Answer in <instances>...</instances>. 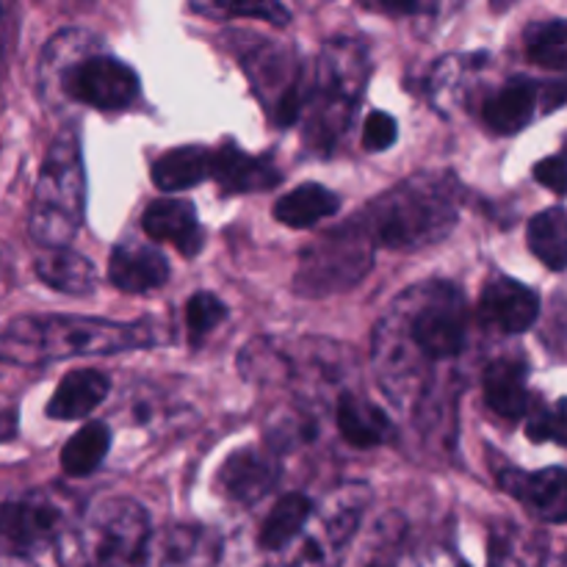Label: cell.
<instances>
[{"label":"cell","mask_w":567,"mask_h":567,"mask_svg":"<svg viewBox=\"0 0 567 567\" xmlns=\"http://www.w3.org/2000/svg\"><path fill=\"white\" fill-rule=\"evenodd\" d=\"M468 336L465 293L454 282L426 280L393 299L371 338V365L388 402L443 441L454 432Z\"/></svg>","instance_id":"cell-1"},{"label":"cell","mask_w":567,"mask_h":567,"mask_svg":"<svg viewBox=\"0 0 567 567\" xmlns=\"http://www.w3.org/2000/svg\"><path fill=\"white\" fill-rule=\"evenodd\" d=\"M153 321L94 319V316H20L0 332V363L39 369L72 358L116 354L164 343Z\"/></svg>","instance_id":"cell-2"},{"label":"cell","mask_w":567,"mask_h":567,"mask_svg":"<svg viewBox=\"0 0 567 567\" xmlns=\"http://www.w3.org/2000/svg\"><path fill=\"white\" fill-rule=\"evenodd\" d=\"M463 197V183L452 172H419L371 199L354 221L374 249L413 252L457 227Z\"/></svg>","instance_id":"cell-3"},{"label":"cell","mask_w":567,"mask_h":567,"mask_svg":"<svg viewBox=\"0 0 567 567\" xmlns=\"http://www.w3.org/2000/svg\"><path fill=\"white\" fill-rule=\"evenodd\" d=\"M97 50V37L81 28L55 33L39 59V94L100 111L127 109L138 97V75L125 61Z\"/></svg>","instance_id":"cell-4"},{"label":"cell","mask_w":567,"mask_h":567,"mask_svg":"<svg viewBox=\"0 0 567 567\" xmlns=\"http://www.w3.org/2000/svg\"><path fill=\"white\" fill-rule=\"evenodd\" d=\"M369 75V50L360 39L336 37L321 48L302 109L310 153L332 155L343 136H349Z\"/></svg>","instance_id":"cell-5"},{"label":"cell","mask_w":567,"mask_h":567,"mask_svg":"<svg viewBox=\"0 0 567 567\" xmlns=\"http://www.w3.org/2000/svg\"><path fill=\"white\" fill-rule=\"evenodd\" d=\"M86 210V175L78 131L66 125L50 144L42 172L37 181V194L31 205L28 230L42 249L70 247L83 225Z\"/></svg>","instance_id":"cell-6"},{"label":"cell","mask_w":567,"mask_h":567,"mask_svg":"<svg viewBox=\"0 0 567 567\" xmlns=\"http://www.w3.org/2000/svg\"><path fill=\"white\" fill-rule=\"evenodd\" d=\"M244 380L258 385L336 388L352 374L354 354L327 338H258L238 358Z\"/></svg>","instance_id":"cell-7"},{"label":"cell","mask_w":567,"mask_h":567,"mask_svg":"<svg viewBox=\"0 0 567 567\" xmlns=\"http://www.w3.org/2000/svg\"><path fill=\"white\" fill-rule=\"evenodd\" d=\"M147 537L150 520L142 504L109 498L72 520L55 546L64 567H136Z\"/></svg>","instance_id":"cell-8"},{"label":"cell","mask_w":567,"mask_h":567,"mask_svg":"<svg viewBox=\"0 0 567 567\" xmlns=\"http://www.w3.org/2000/svg\"><path fill=\"white\" fill-rule=\"evenodd\" d=\"M369 498L371 491L363 482L332 491L319 509L313 507L302 532L280 548L275 567H341L343 551L358 532Z\"/></svg>","instance_id":"cell-9"},{"label":"cell","mask_w":567,"mask_h":567,"mask_svg":"<svg viewBox=\"0 0 567 567\" xmlns=\"http://www.w3.org/2000/svg\"><path fill=\"white\" fill-rule=\"evenodd\" d=\"M374 266V247L358 221L338 225L299 255L293 291L299 297L321 299L354 288Z\"/></svg>","instance_id":"cell-10"},{"label":"cell","mask_w":567,"mask_h":567,"mask_svg":"<svg viewBox=\"0 0 567 567\" xmlns=\"http://www.w3.org/2000/svg\"><path fill=\"white\" fill-rule=\"evenodd\" d=\"M233 39H238L233 42V50L241 59L255 94L264 100L275 125L291 127L302 116L305 94H308L305 66H299L291 50L271 39L252 37V33H236Z\"/></svg>","instance_id":"cell-11"},{"label":"cell","mask_w":567,"mask_h":567,"mask_svg":"<svg viewBox=\"0 0 567 567\" xmlns=\"http://www.w3.org/2000/svg\"><path fill=\"white\" fill-rule=\"evenodd\" d=\"M78 504L59 487L31 491L0 504V554L31 557L55 546L72 526Z\"/></svg>","instance_id":"cell-12"},{"label":"cell","mask_w":567,"mask_h":567,"mask_svg":"<svg viewBox=\"0 0 567 567\" xmlns=\"http://www.w3.org/2000/svg\"><path fill=\"white\" fill-rule=\"evenodd\" d=\"M565 103V81L537 83L532 78H509L502 89L482 105V122L498 136H515L524 131L537 111H557Z\"/></svg>","instance_id":"cell-13"},{"label":"cell","mask_w":567,"mask_h":567,"mask_svg":"<svg viewBox=\"0 0 567 567\" xmlns=\"http://www.w3.org/2000/svg\"><path fill=\"white\" fill-rule=\"evenodd\" d=\"M277 480H280V463H277L275 452L247 446L225 460L219 476H216V487L225 498L249 507V504L260 502L266 493H271Z\"/></svg>","instance_id":"cell-14"},{"label":"cell","mask_w":567,"mask_h":567,"mask_svg":"<svg viewBox=\"0 0 567 567\" xmlns=\"http://www.w3.org/2000/svg\"><path fill=\"white\" fill-rule=\"evenodd\" d=\"M540 316V299L524 282L513 277H496L487 282L480 299V321L507 336H518L535 327Z\"/></svg>","instance_id":"cell-15"},{"label":"cell","mask_w":567,"mask_h":567,"mask_svg":"<svg viewBox=\"0 0 567 567\" xmlns=\"http://www.w3.org/2000/svg\"><path fill=\"white\" fill-rule=\"evenodd\" d=\"M498 485L509 496L535 515L546 518L548 524H565L567 520V476L563 468L546 471H520L507 468L498 474Z\"/></svg>","instance_id":"cell-16"},{"label":"cell","mask_w":567,"mask_h":567,"mask_svg":"<svg viewBox=\"0 0 567 567\" xmlns=\"http://www.w3.org/2000/svg\"><path fill=\"white\" fill-rule=\"evenodd\" d=\"M142 227L150 238L175 244V249L183 258H197L205 247V233L197 219V210L186 199H155L144 210Z\"/></svg>","instance_id":"cell-17"},{"label":"cell","mask_w":567,"mask_h":567,"mask_svg":"<svg viewBox=\"0 0 567 567\" xmlns=\"http://www.w3.org/2000/svg\"><path fill=\"white\" fill-rule=\"evenodd\" d=\"M109 280L125 293L155 291L169 280V260L150 244L127 238L111 252Z\"/></svg>","instance_id":"cell-18"},{"label":"cell","mask_w":567,"mask_h":567,"mask_svg":"<svg viewBox=\"0 0 567 567\" xmlns=\"http://www.w3.org/2000/svg\"><path fill=\"white\" fill-rule=\"evenodd\" d=\"M208 175H214L225 194L269 192L282 183V172L271 164L269 155H247L233 144L210 155Z\"/></svg>","instance_id":"cell-19"},{"label":"cell","mask_w":567,"mask_h":567,"mask_svg":"<svg viewBox=\"0 0 567 567\" xmlns=\"http://www.w3.org/2000/svg\"><path fill=\"white\" fill-rule=\"evenodd\" d=\"M526 360L518 354H504L487 363L482 388H485V402L498 419L518 421L529 408V385H526Z\"/></svg>","instance_id":"cell-20"},{"label":"cell","mask_w":567,"mask_h":567,"mask_svg":"<svg viewBox=\"0 0 567 567\" xmlns=\"http://www.w3.org/2000/svg\"><path fill=\"white\" fill-rule=\"evenodd\" d=\"M111 380L97 369H81L70 371L64 380L59 382L55 393L48 402V415L55 421H78L86 419L89 413L103 404L109 396Z\"/></svg>","instance_id":"cell-21"},{"label":"cell","mask_w":567,"mask_h":567,"mask_svg":"<svg viewBox=\"0 0 567 567\" xmlns=\"http://www.w3.org/2000/svg\"><path fill=\"white\" fill-rule=\"evenodd\" d=\"M336 421L343 441L354 449L382 446L393 435L391 419L374 402L358 396V393H341L336 408Z\"/></svg>","instance_id":"cell-22"},{"label":"cell","mask_w":567,"mask_h":567,"mask_svg":"<svg viewBox=\"0 0 567 567\" xmlns=\"http://www.w3.org/2000/svg\"><path fill=\"white\" fill-rule=\"evenodd\" d=\"M37 275L48 288L70 297H86L97 288V269L92 260L70 247L44 249L37 258Z\"/></svg>","instance_id":"cell-23"},{"label":"cell","mask_w":567,"mask_h":567,"mask_svg":"<svg viewBox=\"0 0 567 567\" xmlns=\"http://www.w3.org/2000/svg\"><path fill=\"white\" fill-rule=\"evenodd\" d=\"M205 543L208 535L194 526H172L158 535L150 532L136 567H188L203 557Z\"/></svg>","instance_id":"cell-24"},{"label":"cell","mask_w":567,"mask_h":567,"mask_svg":"<svg viewBox=\"0 0 567 567\" xmlns=\"http://www.w3.org/2000/svg\"><path fill=\"white\" fill-rule=\"evenodd\" d=\"M338 208H341V197L336 192L319 186V183H305L277 199L275 219L293 230H305V227L319 225L327 216H336Z\"/></svg>","instance_id":"cell-25"},{"label":"cell","mask_w":567,"mask_h":567,"mask_svg":"<svg viewBox=\"0 0 567 567\" xmlns=\"http://www.w3.org/2000/svg\"><path fill=\"white\" fill-rule=\"evenodd\" d=\"M485 61H487L485 53L443 55V59L435 64V70H432L430 81H426L432 109H437L441 114H452V109H457V105L463 103L471 75L480 72Z\"/></svg>","instance_id":"cell-26"},{"label":"cell","mask_w":567,"mask_h":567,"mask_svg":"<svg viewBox=\"0 0 567 567\" xmlns=\"http://www.w3.org/2000/svg\"><path fill=\"white\" fill-rule=\"evenodd\" d=\"M210 172V153L205 147H177L153 164V183L166 194L186 192L203 183Z\"/></svg>","instance_id":"cell-27"},{"label":"cell","mask_w":567,"mask_h":567,"mask_svg":"<svg viewBox=\"0 0 567 567\" xmlns=\"http://www.w3.org/2000/svg\"><path fill=\"white\" fill-rule=\"evenodd\" d=\"M310 513H313V502L305 493H288V496H282L271 507V513L266 515L264 526H260V548L264 551H280V548H286L302 532V526L308 524Z\"/></svg>","instance_id":"cell-28"},{"label":"cell","mask_w":567,"mask_h":567,"mask_svg":"<svg viewBox=\"0 0 567 567\" xmlns=\"http://www.w3.org/2000/svg\"><path fill=\"white\" fill-rule=\"evenodd\" d=\"M111 449V430L103 421H92V424L81 426L75 435L66 441L64 452H61V465H64L66 476H92L94 471L103 465L105 454Z\"/></svg>","instance_id":"cell-29"},{"label":"cell","mask_w":567,"mask_h":567,"mask_svg":"<svg viewBox=\"0 0 567 567\" xmlns=\"http://www.w3.org/2000/svg\"><path fill=\"white\" fill-rule=\"evenodd\" d=\"M529 249L551 271H563L567 264V219L563 205L543 210L529 221Z\"/></svg>","instance_id":"cell-30"},{"label":"cell","mask_w":567,"mask_h":567,"mask_svg":"<svg viewBox=\"0 0 567 567\" xmlns=\"http://www.w3.org/2000/svg\"><path fill=\"white\" fill-rule=\"evenodd\" d=\"M491 567H543L540 540L518 526H496L491 537Z\"/></svg>","instance_id":"cell-31"},{"label":"cell","mask_w":567,"mask_h":567,"mask_svg":"<svg viewBox=\"0 0 567 567\" xmlns=\"http://www.w3.org/2000/svg\"><path fill=\"white\" fill-rule=\"evenodd\" d=\"M188 9L208 20H230V17H255L271 25H288L291 14L280 0H188Z\"/></svg>","instance_id":"cell-32"},{"label":"cell","mask_w":567,"mask_h":567,"mask_svg":"<svg viewBox=\"0 0 567 567\" xmlns=\"http://www.w3.org/2000/svg\"><path fill=\"white\" fill-rule=\"evenodd\" d=\"M524 50L529 61L563 72L567 64V25L565 20L532 22L524 31Z\"/></svg>","instance_id":"cell-33"},{"label":"cell","mask_w":567,"mask_h":567,"mask_svg":"<svg viewBox=\"0 0 567 567\" xmlns=\"http://www.w3.org/2000/svg\"><path fill=\"white\" fill-rule=\"evenodd\" d=\"M319 437V421L302 410H282L266 424V443L275 454L297 452Z\"/></svg>","instance_id":"cell-34"},{"label":"cell","mask_w":567,"mask_h":567,"mask_svg":"<svg viewBox=\"0 0 567 567\" xmlns=\"http://www.w3.org/2000/svg\"><path fill=\"white\" fill-rule=\"evenodd\" d=\"M225 319H227V305L221 302L219 297H214V293L199 291L188 299L186 324H188V336H192L194 343H199L205 336H210V332H214Z\"/></svg>","instance_id":"cell-35"},{"label":"cell","mask_w":567,"mask_h":567,"mask_svg":"<svg viewBox=\"0 0 567 567\" xmlns=\"http://www.w3.org/2000/svg\"><path fill=\"white\" fill-rule=\"evenodd\" d=\"M532 441H554L563 446L567 437V415H565V399H557L551 410H543L540 415L529 421L526 426Z\"/></svg>","instance_id":"cell-36"},{"label":"cell","mask_w":567,"mask_h":567,"mask_svg":"<svg viewBox=\"0 0 567 567\" xmlns=\"http://www.w3.org/2000/svg\"><path fill=\"white\" fill-rule=\"evenodd\" d=\"M399 136L396 120L385 111H374V114L365 120L363 127V147L365 153H382V150L391 147Z\"/></svg>","instance_id":"cell-37"},{"label":"cell","mask_w":567,"mask_h":567,"mask_svg":"<svg viewBox=\"0 0 567 567\" xmlns=\"http://www.w3.org/2000/svg\"><path fill=\"white\" fill-rule=\"evenodd\" d=\"M535 181L563 197L565 194V155L557 153V155H551V158L540 161V164L535 166Z\"/></svg>","instance_id":"cell-38"},{"label":"cell","mask_w":567,"mask_h":567,"mask_svg":"<svg viewBox=\"0 0 567 567\" xmlns=\"http://www.w3.org/2000/svg\"><path fill=\"white\" fill-rule=\"evenodd\" d=\"M371 9L393 17H432L430 0H369Z\"/></svg>","instance_id":"cell-39"},{"label":"cell","mask_w":567,"mask_h":567,"mask_svg":"<svg viewBox=\"0 0 567 567\" xmlns=\"http://www.w3.org/2000/svg\"><path fill=\"white\" fill-rule=\"evenodd\" d=\"M14 22H17V0H0V53L6 44L14 37Z\"/></svg>","instance_id":"cell-40"},{"label":"cell","mask_w":567,"mask_h":567,"mask_svg":"<svg viewBox=\"0 0 567 567\" xmlns=\"http://www.w3.org/2000/svg\"><path fill=\"white\" fill-rule=\"evenodd\" d=\"M17 426H20V415L14 408H0V443L14 441Z\"/></svg>","instance_id":"cell-41"},{"label":"cell","mask_w":567,"mask_h":567,"mask_svg":"<svg viewBox=\"0 0 567 567\" xmlns=\"http://www.w3.org/2000/svg\"><path fill=\"white\" fill-rule=\"evenodd\" d=\"M463 3H465V0H430V6H432V17L446 14V11L460 9V6H463Z\"/></svg>","instance_id":"cell-42"},{"label":"cell","mask_w":567,"mask_h":567,"mask_svg":"<svg viewBox=\"0 0 567 567\" xmlns=\"http://www.w3.org/2000/svg\"><path fill=\"white\" fill-rule=\"evenodd\" d=\"M9 271H11V252L6 244H0V282L9 277Z\"/></svg>","instance_id":"cell-43"},{"label":"cell","mask_w":567,"mask_h":567,"mask_svg":"<svg viewBox=\"0 0 567 567\" xmlns=\"http://www.w3.org/2000/svg\"><path fill=\"white\" fill-rule=\"evenodd\" d=\"M0 567H37L28 557H9V554H0Z\"/></svg>","instance_id":"cell-44"},{"label":"cell","mask_w":567,"mask_h":567,"mask_svg":"<svg viewBox=\"0 0 567 567\" xmlns=\"http://www.w3.org/2000/svg\"><path fill=\"white\" fill-rule=\"evenodd\" d=\"M515 3H518V0H491L493 11H507V9H513Z\"/></svg>","instance_id":"cell-45"},{"label":"cell","mask_w":567,"mask_h":567,"mask_svg":"<svg viewBox=\"0 0 567 567\" xmlns=\"http://www.w3.org/2000/svg\"><path fill=\"white\" fill-rule=\"evenodd\" d=\"M371 567H388V565H382V563H374Z\"/></svg>","instance_id":"cell-46"}]
</instances>
